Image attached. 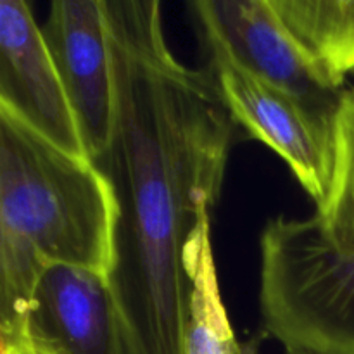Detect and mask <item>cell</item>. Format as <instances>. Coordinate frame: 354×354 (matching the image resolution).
I'll list each match as a JSON object with an SVG mask.
<instances>
[{"instance_id": "cell-1", "label": "cell", "mask_w": 354, "mask_h": 354, "mask_svg": "<svg viewBox=\"0 0 354 354\" xmlns=\"http://www.w3.org/2000/svg\"><path fill=\"white\" fill-rule=\"evenodd\" d=\"M114 127L93 165L116 196L109 275L124 354H185L187 249L223 189L239 124L211 69L168 44L158 0L106 2Z\"/></svg>"}, {"instance_id": "cell-2", "label": "cell", "mask_w": 354, "mask_h": 354, "mask_svg": "<svg viewBox=\"0 0 354 354\" xmlns=\"http://www.w3.org/2000/svg\"><path fill=\"white\" fill-rule=\"evenodd\" d=\"M116 223L113 185L90 159L61 151L0 109V349L23 342L45 266L111 275Z\"/></svg>"}, {"instance_id": "cell-3", "label": "cell", "mask_w": 354, "mask_h": 354, "mask_svg": "<svg viewBox=\"0 0 354 354\" xmlns=\"http://www.w3.org/2000/svg\"><path fill=\"white\" fill-rule=\"evenodd\" d=\"M263 332L286 349L354 354V256L327 241L317 218L277 216L259 239Z\"/></svg>"}, {"instance_id": "cell-4", "label": "cell", "mask_w": 354, "mask_h": 354, "mask_svg": "<svg viewBox=\"0 0 354 354\" xmlns=\"http://www.w3.org/2000/svg\"><path fill=\"white\" fill-rule=\"evenodd\" d=\"M189 9L209 62H227L334 114L342 92L290 33L272 0H196Z\"/></svg>"}, {"instance_id": "cell-5", "label": "cell", "mask_w": 354, "mask_h": 354, "mask_svg": "<svg viewBox=\"0 0 354 354\" xmlns=\"http://www.w3.org/2000/svg\"><path fill=\"white\" fill-rule=\"evenodd\" d=\"M209 69L239 128L277 152L320 207L334 168V114L320 113L227 62H209Z\"/></svg>"}, {"instance_id": "cell-6", "label": "cell", "mask_w": 354, "mask_h": 354, "mask_svg": "<svg viewBox=\"0 0 354 354\" xmlns=\"http://www.w3.org/2000/svg\"><path fill=\"white\" fill-rule=\"evenodd\" d=\"M90 161L107 152L114 127V75L106 0H57L41 26Z\"/></svg>"}, {"instance_id": "cell-7", "label": "cell", "mask_w": 354, "mask_h": 354, "mask_svg": "<svg viewBox=\"0 0 354 354\" xmlns=\"http://www.w3.org/2000/svg\"><path fill=\"white\" fill-rule=\"evenodd\" d=\"M0 109L61 151L90 159L41 28L23 0L0 2Z\"/></svg>"}, {"instance_id": "cell-8", "label": "cell", "mask_w": 354, "mask_h": 354, "mask_svg": "<svg viewBox=\"0 0 354 354\" xmlns=\"http://www.w3.org/2000/svg\"><path fill=\"white\" fill-rule=\"evenodd\" d=\"M23 341L52 354H124L109 277L71 265L45 266Z\"/></svg>"}, {"instance_id": "cell-9", "label": "cell", "mask_w": 354, "mask_h": 354, "mask_svg": "<svg viewBox=\"0 0 354 354\" xmlns=\"http://www.w3.org/2000/svg\"><path fill=\"white\" fill-rule=\"evenodd\" d=\"M290 33L341 90L354 75V0H272Z\"/></svg>"}, {"instance_id": "cell-10", "label": "cell", "mask_w": 354, "mask_h": 354, "mask_svg": "<svg viewBox=\"0 0 354 354\" xmlns=\"http://www.w3.org/2000/svg\"><path fill=\"white\" fill-rule=\"evenodd\" d=\"M190 279L185 354H239L241 344L228 318L211 242V218H204L187 249Z\"/></svg>"}, {"instance_id": "cell-11", "label": "cell", "mask_w": 354, "mask_h": 354, "mask_svg": "<svg viewBox=\"0 0 354 354\" xmlns=\"http://www.w3.org/2000/svg\"><path fill=\"white\" fill-rule=\"evenodd\" d=\"M332 127L334 168L330 189L313 216L337 251L354 256V88L341 93Z\"/></svg>"}, {"instance_id": "cell-12", "label": "cell", "mask_w": 354, "mask_h": 354, "mask_svg": "<svg viewBox=\"0 0 354 354\" xmlns=\"http://www.w3.org/2000/svg\"><path fill=\"white\" fill-rule=\"evenodd\" d=\"M266 337H268V335H266L265 332L261 330L259 334H256L254 337L249 339V341L242 342L241 351H239V354H261V342L265 341ZM283 354H311V353L297 351V349H286Z\"/></svg>"}, {"instance_id": "cell-13", "label": "cell", "mask_w": 354, "mask_h": 354, "mask_svg": "<svg viewBox=\"0 0 354 354\" xmlns=\"http://www.w3.org/2000/svg\"><path fill=\"white\" fill-rule=\"evenodd\" d=\"M0 354H52L45 349L38 348V346L31 344V342L23 341L21 344L12 346V348H6V349H0Z\"/></svg>"}]
</instances>
